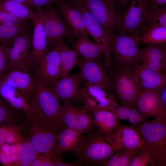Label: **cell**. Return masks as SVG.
Returning a JSON list of instances; mask_svg holds the SVG:
<instances>
[{
	"label": "cell",
	"instance_id": "6da1fadb",
	"mask_svg": "<svg viewBox=\"0 0 166 166\" xmlns=\"http://www.w3.org/2000/svg\"><path fill=\"white\" fill-rule=\"evenodd\" d=\"M112 136H107L97 127L82 136L77 147L71 152L78 166L105 165L115 152Z\"/></svg>",
	"mask_w": 166,
	"mask_h": 166
},
{
	"label": "cell",
	"instance_id": "7a4b0ae2",
	"mask_svg": "<svg viewBox=\"0 0 166 166\" xmlns=\"http://www.w3.org/2000/svg\"><path fill=\"white\" fill-rule=\"evenodd\" d=\"M30 104L34 118L60 130L64 128L61 121V105L59 99L41 81L36 80Z\"/></svg>",
	"mask_w": 166,
	"mask_h": 166
},
{
	"label": "cell",
	"instance_id": "3957f363",
	"mask_svg": "<svg viewBox=\"0 0 166 166\" xmlns=\"http://www.w3.org/2000/svg\"><path fill=\"white\" fill-rule=\"evenodd\" d=\"M133 126L144 141L141 150L152 157L154 166H166V119L154 118L151 121Z\"/></svg>",
	"mask_w": 166,
	"mask_h": 166
},
{
	"label": "cell",
	"instance_id": "277c9868",
	"mask_svg": "<svg viewBox=\"0 0 166 166\" xmlns=\"http://www.w3.org/2000/svg\"><path fill=\"white\" fill-rule=\"evenodd\" d=\"M136 66H116L112 72L114 78V94L122 105L129 107H133L143 89L137 75Z\"/></svg>",
	"mask_w": 166,
	"mask_h": 166
},
{
	"label": "cell",
	"instance_id": "5b68a950",
	"mask_svg": "<svg viewBox=\"0 0 166 166\" xmlns=\"http://www.w3.org/2000/svg\"><path fill=\"white\" fill-rule=\"evenodd\" d=\"M66 1L69 4L76 7L81 12L89 35L93 37L95 42L102 47L103 54L105 58L103 63L105 68L106 70L109 69L112 72L113 62L111 44L115 35H112L107 31L83 2L78 0Z\"/></svg>",
	"mask_w": 166,
	"mask_h": 166
},
{
	"label": "cell",
	"instance_id": "8992f818",
	"mask_svg": "<svg viewBox=\"0 0 166 166\" xmlns=\"http://www.w3.org/2000/svg\"><path fill=\"white\" fill-rule=\"evenodd\" d=\"M142 37L131 33H116L111 42V50L116 66L137 65L139 63V45Z\"/></svg>",
	"mask_w": 166,
	"mask_h": 166
},
{
	"label": "cell",
	"instance_id": "52a82bcc",
	"mask_svg": "<svg viewBox=\"0 0 166 166\" xmlns=\"http://www.w3.org/2000/svg\"><path fill=\"white\" fill-rule=\"evenodd\" d=\"M24 123V130L38 152L52 158L55 156L53 149L57 134L60 130L35 118H26Z\"/></svg>",
	"mask_w": 166,
	"mask_h": 166
},
{
	"label": "cell",
	"instance_id": "ba28073f",
	"mask_svg": "<svg viewBox=\"0 0 166 166\" xmlns=\"http://www.w3.org/2000/svg\"><path fill=\"white\" fill-rule=\"evenodd\" d=\"M61 119L64 128L74 129L82 134L97 128L89 109L85 105L74 106L69 101H64L61 105Z\"/></svg>",
	"mask_w": 166,
	"mask_h": 166
},
{
	"label": "cell",
	"instance_id": "9c48e42d",
	"mask_svg": "<svg viewBox=\"0 0 166 166\" xmlns=\"http://www.w3.org/2000/svg\"><path fill=\"white\" fill-rule=\"evenodd\" d=\"M64 44L63 40L58 42L33 69L35 79L48 86L59 78L60 56Z\"/></svg>",
	"mask_w": 166,
	"mask_h": 166
},
{
	"label": "cell",
	"instance_id": "30bf717a",
	"mask_svg": "<svg viewBox=\"0 0 166 166\" xmlns=\"http://www.w3.org/2000/svg\"><path fill=\"white\" fill-rule=\"evenodd\" d=\"M166 87L157 91L143 88L133 108L147 118L166 119Z\"/></svg>",
	"mask_w": 166,
	"mask_h": 166
},
{
	"label": "cell",
	"instance_id": "8fae6325",
	"mask_svg": "<svg viewBox=\"0 0 166 166\" xmlns=\"http://www.w3.org/2000/svg\"><path fill=\"white\" fill-rule=\"evenodd\" d=\"M83 3L102 26L114 36L124 13L121 7L111 6L101 0H84Z\"/></svg>",
	"mask_w": 166,
	"mask_h": 166
},
{
	"label": "cell",
	"instance_id": "7c38bea8",
	"mask_svg": "<svg viewBox=\"0 0 166 166\" xmlns=\"http://www.w3.org/2000/svg\"><path fill=\"white\" fill-rule=\"evenodd\" d=\"M103 63L81 56L77 65L80 69L78 75L81 82L84 81L97 85L110 93L114 92L113 81L107 74Z\"/></svg>",
	"mask_w": 166,
	"mask_h": 166
},
{
	"label": "cell",
	"instance_id": "4fadbf2b",
	"mask_svg": "<svg viewBox=\"0 0 166 166\" xmlns=\"http://www.w3.org/2000/svg\"><path fill=\"white\" fill-rule=\"evenodd\" d=\"M48 47L52 48L64 39L73 38V32L61 18L57 9L51 5L42 10Z\"/></svg>",
	"mask_w": 166,
	"mask_h": 166
},
{
	"label": "cell",
	"instance_id": "5bb4252c",
	"mask_svg": "<svg viewBox=\"0 0 166 166\" xmlns=\"http://www.w3.org/2000/svg\"><path fill=\"white\" fill-rule=\"evenodd\" d=\"M147 0H132L124 12L121 24L116 33H131L142 35L146 31L144 22Z\"/></svg>",
	"mask_w": 166,
	"mask_h": 166
},
{
	"label": "cell",
	"instance_id": "9a60e30c",
	"mask_svg": "<svg viewBox=\"0 0 166 166\" xmlns=\"http://www.w3.org/2000/svg\"><path fill=\"white\" fill-rule=\"evenodd\" d=\"M31 45L29 30L14 39L8 52L7 71L26 66L31 69Z\"/></svg>",
	"mask_w": 166,
	"mask_h": 166
},
{
	"label": "cell",
	"instance_id": "2e32d148",
	"mask_svg": "<svg viewBox=\"0 0 166 166\" xmlns=\"http://www.w3.org/2000/svg\"><path fill=\"white\" fill-rule=\"evenodd\" d=\"M28 66L9 71L0 75L9 84L16 88L29 103L36 80Z\"/></svg>",
	"mask_w": 166,
	"mask_h": 166
},
{
	"label": "cell",
	"instance_id": "e0dca14e",
	"mask_svg": "<svg viewBox=\"0 0 166 166\" xmlns=\"http://www.w3.org/2000/svg\"><path fill=\"white\" fill-rule=\"evenodd\" d=\"M81 82L78 74H69L56 80L48 87L59 100L63 101L77 100L83 98Z\"/></svg>",
	"mask_w": 166,
	"mask_h": 166
},
{
	"label": "cell",
	"instance_id": "ac0fdd59",
	"mask_svg": "<svg viewBox=\"0 0 166 166\" xmlns=\"http://www.w3.org/2000/svg\"><path fill=\"white\" fill-rule=\"evenodd\" d=\"M112 145L116 150L124 149L141 150L144 141L134 126L119 124L112 136Z\"/></svg>",
	"mask_w": 166,
	"mask_h": 166
},
{
	"label": "cell",
	"instance_id": "d6986e66",
	"mask_svg": "<svg viewBox=\"0 0 166 166\" xmlns=\"http://www.w3.org/2000/svg\"><path fill=\"white\" fill-rule=\"evenodd\" d=\"M139 61L146 67L166 73V43L156 45L147 44L140 49Z\"/></svg>",
	"mask_w": 166,
	"mask_h": 166
},
{
	"label": "cell",
	"instance_id": "ffe728a7",
	"mask_svg": "<svg viewBox=\"0 0 166 166\" xmlns=\"http://www.w3.org/2000/svg\"><path fill=\"white\" fill-rule=\"evenodd\" d=\"M42 10L36 18L32 20L34 31L31 45V69L37 65L49 50L47 43Z\"/></svg>",
	"mask_w": 166,
	"mask_h": 166
},
{
	"label": "cell",
	"instance_id": "44dd1931",
	"mask_svg": "<svg viewBox=\"0 0 166 166\" xmlns=\"http://www.w3.org/2000/svg\"><path fill=\"white\" fill-rule=\"evenodd\" d=\"M56 3L57 9L72 31L73 39L83 35H89L82 14L77 8L65 0H58Z\"/></svg>",
	"mask_w": 166,
	"mask_h": 166
},
{
	"label": "cell",
	"instance_id": "7402d4cb",
	"mask_svg": "<svg viewBox=\"0 0 166 166\" xmlns=\"http://www.w3.org/2000/svg\"><path fill=\"white\" fill-rule=\"evenodd\" d=\"M0 96L14 108L23 111L26 119L34 117L30 103L16 88L8 84L1 76Z\"/></svg>",
	"mask_w": 166,
	"mask_h": 166
},
{
	"label": "cell",
	"instance_id": "603a6c76",
	"mask_svg": "<svg viewBox=\"0 0 166 166\" xmlns=\"http://www.w3.org/2000/svg\"><path fill=\"white\" fill-rule=\"evenodd\" d=\"M81 134L80 132L67 127L59 130L53 149L56 155L63 160L65 153L71 152L77 148L81 140Z\"/></svg>",
	"mask_w": 166,
	"mask_h": 166
},
{
	"label": "cell",
	"instance_id": "cb8c5ba5",
	"mask_svg": "<svg viewBox=\"0 0 166 166\" xmlns=\"http://www.w3.org/2000/svg\"><path fill=\"white\" fill-rule=\"evenodd\" d=\"M117 108L109 109H88L93 115L96 127L100 131L107 136H111L120 124V120L117 115Z\"/></svg>",
	"mask_w": 166,
	"mask_h": 166
},
{
	"label": "cell",
	"instance_id": "d4e9b609",
	"mask_svg": "<svg viewBox=\"0 0 166 166\" xmlns=\"http://www.w3.org/2000/svg\"><path fill=\"white\" fill-rule=\"evenodd\" d=\"M136 71L143 88L156 90L166 85V73H160L139 64L136 66Z\"/></svg>",
	"mask_w": 166,
	"mask_h": 166
},
{
	"label": "cell",
	"instance_id": "484cf974",
	"mask_svg": "<svg viewBox=\"0 0 166 166\" xmlns=\"http://www.w3.org/2000/svg\"><path fill=\"white\" fill-rule=\"evenodd\" d=\"M83 85L89 95L97 102V105L95 109H112L119 105L114 94H111L99 86L88 82L85 81Z\"/></svg>",
	"mask_w": 166,
	"mask_h": 166
},
{
	"label": "cell",
	"instance_id": "4316f807",
	"mask_svg": "<svg viewBox=\"0 0 166 166\" xmlns=\"http://www.w3.org/2000/svg\"><path fill=\"white\" fill-rule=\"evenodd\" d=\"M89 35L84 34L78 37L73 45V49L79 55L87 59L101 61L102 59V47L91 41Z\"/></svg>",
	"mask_w": 166,
	"mask_h": 166
},
{
	"label": "cell",
	"instance_id": "83f0119b",
	"mask_svg": "<svg viewBox=\"0 0 166 166\" xmlns=\"http://www.w3.org/2000/svg\"><path fill=\"white\" fill-rule=\"evenodd\" d=\"M27 21L21 23H9L0 25V43L11 47L14 39L28 30Z\"/></svg>",
	"mask_w": 166,
	"mask_h": 166
},
{
	"label": "cell",
	"instance_id": "f1b7e54d",
	"mask_svg": "<svg viewBox=\"0 0 166 166\" xmlns=\"http://www.w3.org/2000/svg\"><path fill=\"white\" fill-rule=\"evenodd\" d=\"M0 10L14 17L27 20L34 19L40 14V11L34 12L25 5L11 0H1Z\"/></svg>",
	"mask_w": 166,
	"mask_h": 166
},
{
	"label": "cell",
	"instance_id": "f546056e",
	"mask_svg": "<svg viewBox=\"0 0 166 166\" xmlns=\"http://www.w3.org/2000/svg\"><path fill=\"white\" fill-rule=\"evenodd\" d=\"M144 24L146 30L153 26H166V6H148L146 10Z\"/></svg>",
	"mask_w": 166,
	"mask_h": 166
},
{
	"label": "cell",
	"instance_id": "4dcf8cb0",
	"mask_svg": "<svg viewBox=\"0 0 166 166\" xmlns=\"http://www.w3.org/2000/svg\"><path fill=\"white\" fill-rule=\"evenodd\" d=\"M79 56L74 49L64 44L60 56L59 79L69 74L73 68L77 65Z\"/></svg>",
	"mask_w": 166,
	"mask_h": 166
},
{
	"label": "cell",
	"instance_id": "1f68e13d",
	"mask_svg": "<svg viewBox=\"0 0 166 166\" xmlns=\"http://www.w3.org/2000/svg\"><path fill=\"white\" fill-rule=\"evenodd\" d=\"M18 111L0 97V125H15L18 122L23 123L25 119L22 118Z\"/></svg>",
	"mask_w": 166,
	"mask_h": 166
},
{
	"label": "cell",
	"instance_id": "d6a6232c",
	"mask_svg": "<svg viewBox=\"0 0 166 166\" xmlns=\"http://www.w3.org/2000/svg\"><path fill=\"white\" fill-rule=\"evenodd\" d=\"M141 150L124 149H117L114 154L108 160L105 166H129L133 158Z\"/></svg>",
	"mask_w": 166,
	"mask_h": 166
},
{
	"label": "cell",
	"instance_id": "836d02e7",
	"mask_svg": "<svg viewBox=\"0 0 166 166\" xmlns=\"http://www.w3.org/2000/svg\"><path fill=\"white\" fill-rule=\"evenodd\" d=\"M141 41L144 44L156 45L165 43L166 26L150 27L142 35Z\"/></svg>",
	"mask_w": 166,
	"mask_h": 166
},
{
	"label": "cell",
	"instance_id": "e575fe53",
	"mask_svg": "<svg viewBox=\"0 0 166 166\" xmlns=\"http://www.w3.org/2000/svg\"><path fill=\"white\" fill-rule=\"evenodd\" d=\"M22 149L20 161V166H30L34 159L40 154L39 153L29 136L22 134Z\"/></svg>",
	"mask_w": 166,
	"mask_h": 166
},
{
	"label": "cell",
	"instance_id": "d590c367",
	"mask_svg": "<svg viewBox=\"0 0 166 166\" xmlns=\"http://www.w3.org/2000/svg\"><path fill=\"white\" fill-rule=\"evenodd\" d=\"M25 128L24 122L18 124L12 125L5 136L4 143L11 144L18 141L21 137V132Z\"/></svg>",
	"mask_w": 166,
	"mask_h": 166
},
{
	"label": "cell",
	"instance_id": "8d00e7d4",
	"mask_svg": "<svg viewBox=\"0 0 166 166\" xmlns=\"http://www.w3.org/2000/svg\"><path fill=\"white\" fill-rule=\"evenodd\" d=\"M154 161L147 152L141 150L132 159L129 166H154Z\"/></svg>",
	"mask_w": 166,
	"mask_h": 166
},
{
	"label": "cell",
	"instance_id": "74e56055",
	"mask_svg": "<svg viewBox=\"0 0 166 166\" xmlns=\"http://www.w3.org/2000/svg\"><path fill=\"white\" fill-rule=\"evenodd\" d=\"M22 135L18 142L10 144L9 153L10 160L14 166H20V161L22 149Z\"/></svg>",
	"mask_w": 166,
	"mask_h": 166
},
{
	"label": "cell",
	"instance_id": "f35d334b",
	"mask_svg": "<svg viewBox=\"0 0 166 166\" xmlns=\"http://www.w3.org/2000/svg\"><path fill=\"white\" fill-rule=\"evenodd\" d=\"M10 47L0 45V75L7 71L8 54Z\"/></svg>",
	"mask_w": 166,
	"mask_h": 166
},
{
	"label": "cell",
	"instance_id": "ab89813d",
	"mask_svg": "<svg viewBox=\"0 0 166 166\" xmlns=\"http://www.w3.org/2000/svg\"><path fill=\"white\" fill-rule=\"evenodd\" d=\"M148 118L138 110L133 107H129L128 120L132 125L140 124L145 122Z\"/></svg>",
	"mask_w": 166,
	"mask_h": 166
},
{
	"label": "cell",
	"instance_id": "60d3db41",
	"mask_svg": "<svg viewBox=\"0 0 166 166\" xmlns=\"http://www.w3.org/2000/svg\"><path fill=\"white\" fill-rule=\"evenodd\" d=\"M10 145L5 143L0 144V163L3 166H14L10 158Z\"/></svg>",
	"mask_w": 166,
	"mask_h": 166
},
{
	"label": "cell",
	"instance_id": "b9f144b4",
	"mask_svg": "<svg viewBox=\"0 0 166 166\" xmlns=\"http://www.w3.org/2000/svg\"><path fill=\"white\" fill-rule=\"evenodd\" d=\"M27 20L14 17L4 11L0 10V25L9 23H21Z\"/></svg>",
	"mask_w": 166,
	"mask_h": 166
},
{
	"label": "cell",
	"instance_id": "7bdbcfd3",
	"mask_svg": "<svg viewBox=\"0 0 166 166\" xmlns=\"http://www.w3.org/2000/svg\"><path fill=\"white\" fill-rule=\"evenodd\" d=\"M129 113V107L122 105H119L117 108V115L120 120L128 119Z\"/></svg>",
	"mask_w": 166,
	"mask_h": 166
},
{
	"label": "cell",
	"instance_id": "ee69618b",
	"mask_svg": "<svg viewBox=\"0 0 166 166\" xmlns=\"http://www.w3.org/2000/svg\"><path fill=\"white\" fill-rule=\"evenodd\" d=\"M35 9L38 11L42 10L41 6L43 5L49 6L53 2H56L58 0H30Z\"/></svg>",
	"mask_w": 166,
	"mask_h": 166
},
{
	"label": "cell",
	"instance_id": "f6af8a7d",
	"mask_svg": "<svg viewBox=\"0 0 166 166\" xmlns=\"http://www.w3.org/2000/svg\"><path fill=\"white\" fill-rule=\"evenodd\" d=\"M53 160L55 166H78L77 164L75 162L72 163L64 162L63 160L59 158L56 155L52 158Z\"/></svg>",
	"mask_w": 166,
	"mask_h": 166
},
{
	"label": "cell",
	"instance_id": "bcb514c9",
	"mask_svg": "<svg viewBox=\"0 0 166 166\" xmlns=\"http://www.w3.org/2000/svg\"><path fill=\"white\" fill-rule=\"evenodd\" d=\"M12 125H13L8 124L0 125V144L4 143L5 136L7 132Z\"/></svg>",
	"mask_w": 166,
	"mask_h": 166
},
{
	"label": "cell",
	"instance_id": "7dc6e473",
	"mask_svg": "<svg viewBox=\"0 0 166 166\" xmlns=\"http://www.w3.org/2000/svg\"><path fill=\"white\" fill-rule=\"evenodd\" d=\"M42 166H55L54 162L50 157L45 154H42Z\"/></svg>",
	"mask_w": 166,
	"mask_h": 166
},
{
	"label": "cell",
	"instance_id": "c3c4849f",
	"mask_svg": "<svg viewBox=\"0 0 166 166\" xmlns=\"http://www.w3.org/2000/svg\"><path fill=\"white\" fill-rule=\"evenodd\" d=\"M148 6H166V0H147Z\"/></svg>",
	"mask_w": 166,
	"mask_h": 166
},
{
	"label": "cell",
	"instance_id": "681fc988",
	"mask_svg": "<svg viewBox=\"0 0 166 166\" xmlns=\"http://www.w3.org/2000/svg\"><path fill=\"white\" fill-rule=\"evenodd\" d=\"M30 166H42V157L40 154L38 156L32 161Z\"/></svg>",
	"mask_w": 166,
	"mask_h": 166
},
{
	"label": "cell",
	"instance_id": "f907efd6",
	"mask_svg": "<svg viewBox=\"0 0 166 166\" xmlns=\"http://www.w3.org/2000/svg\"><path fill=\"white\" fill-rule=\"evenodd\" d=\"M25 5L30 9H35L30 0H11Z\"/></svg>",
	"mask_w": 166,
	"mask_h": 166
},
{
	"label": "cell",
	"instance_id": "816d5d0a",
	"mask_svg": "<svg viewBox=\"0 0 166 166\" xmlns=\"http://www.w3.org/2000/svg\"><path fill=\"white\" fill-rule=\"evenodd\" d=\"M106 4L113 7H121L118 0H101Z\"/></svg>",
	"mask_w": 166,
	"mask_h": 166
},
{
	"label": "cell",
	"instance_id": "f5cc1de1",
	"mask_svg": "<svg viewBox=\"0 0 166 166\" xmlns=\"http://www.w3.org/2000/svg\"><path fill=\"white\" fill-rule=\"evenodd\" d=\"M130 0H118L119 5L121 7L126 6L128 2Z\"/></svg>",
	"mask_w": 166,
	"mask_h": 166
},
{
	"label": "cell",
	"instance_id": "db71d44e",
	"mask_svg": "<svg viewBox=\"0 0 166 166\" xmlns=\"http://www.w3.org/2000/svg\"><path fill=\"white\" fill-rule=\"evenodd\" d=\"M79 0L82 2H84V0Z\"/></svg>",
	"mask_w": 166,
	"mask_h": 166
},
{
	"label": "cell",
	"instance_id": "11a10c76",
	"mask_svg": "<svg viewBox=\"0 0 166 166\" xmlns=\"http://www.w3.org/2000/svg\"></svg>",
	"mask_w": 166,
	"mask_h": 166
}]
</instances>
